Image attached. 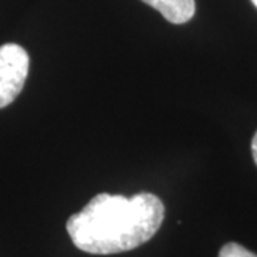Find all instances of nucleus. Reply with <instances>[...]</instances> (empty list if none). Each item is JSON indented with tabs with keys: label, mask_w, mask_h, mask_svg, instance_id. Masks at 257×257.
I'll return each instance as SVG.
<instances>
[{
	"label": "nucleus",
	"mask_w": 257,
	"mask_h": 257,
	"mask_svg": "<svg viewBox=\"0 0 257 257\" xmlns=\"http://www.w3.org/2000/svg\"><path fill=\"white\" fill-rule=\"evenodd\" d=\"M251 155H253V159H254V163L257 166V132L253 136V140H251Z\"/></svg>",
	"instance_id": "5"
},
{
	"label": "nucleus",
	"mask_w": 257,
	"mask_h": 257,
	"mask_svg": "<svg viewBox=\"0 0 257 257\" xmlns=\"http://www.w3.org/2000/svg\"><path fill=\"white\" fill-rule=\"evenodd\" d=\"M165 219L163 202L152 193L132 197L100 193L66 223L79 250L90 254H117L145 244Z\"/></svg>",
	"instance_id": "1"
},
{
	"label": "nucleus",
	"mask_w": 257,
	"mask_h": 257,
	"mask_svg": "<svg viewBox=\"0 0 257 257\" xmlns=\"http://www.w3.org/2000/svg\"><path fill=\"white\" fill-rule=\"evenodd\" d=\"M173 25H183L194 16V0H142Z\"/></svg>",
	"instance_id": "3"
},
{
	"label": "nucleus",
	"mask_w": 257,
	"mask_h": 257,
	"mask_svg": "<svg viewBox=\"0 0 257 257\" xmlns=\"http://www.w3.org/2000/svg\"><path fill=\"white\" fill-rule=\"evenodd\" d=\"M251 3H253V5L257 8V0H251Z\"/></svg>",
	"instance_id": "6"
},
{
	"label": "nucleus",
	"mask_w": 257,
	"mask_h": 257,
	"mask_svg": "<svg viewBox=\"0 0 257 257\" xmlns=\"http://www.w3.org/2000/svg\"><path fill=\"white\" fill-rule=\"evenodd\" d=\"M219 257H257V254L237 243H227L220 248Z\"/></svg>",
	"instance_id": "4"
},
{
	"label": "nucleus",
	"mask_w": 257,
	"mask_h": 257,
	"mask_svg": "<svg viewBox=\"0 0 257 257\" xmlns=\"http://www.w3.org/2000/svg\"><path fill=\"white\" fill-rule=\"evenodd\" d=\"M28 52L19 45L0 46V109L9 106L18 97L29 73Z\"/></svg>",
	"instance_id": "2"
}]
</instances>
